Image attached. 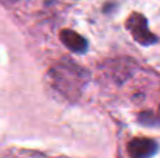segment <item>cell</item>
Returning a JSON list of instances; mask_svg holds the SVG:
<instances>
[{"instance_id": "4", "label": "cell", "mask_w": 160, "mask_h": 158, "mask_svg": "<svg viewBox=\"0 0 160 158\" xmlns=\"http://www.w3.org/2000/svg\"><path fill=\"white\" fill-rule=\"evenodd\" d=\"M59 39L70 51L75 53V54H84L89 48L87 39H84L81 34H78L76 31H72V30H62L59 33Z\"/></svg>"}, {"instance_id": "2", "label": "cell", "mask_w": 160, "mask_h": 158, "mask_svg": "<svg viewBox=\"0 0 160 158\" xmlns=\"http://www.w3.org/2000/svg\"><path fill=\"white\" fill-rule=\"evenodd\" d=\"M126 28H128V31L131 33L132 39H134L137 44L143 45V47L154 45V44L159 41L157 36L149 31V28H148V20H146V17H145L143 14H140V12H132V14L128 17V20H126Z\"/></svg>"}, {"instance_id": "3", "label": "cell", "mask_w": 160, "mask_h": 158, "mask_svg": "<svg viewBox=\"0 0 160 158\" xmlns=\"http://www.w3.org/2000/svg\"><path fill=\"white\" fill-rule=\"evenodd\" d=\"M157 152L159 144L151 138H134L128 143V154L132 158H149Z\"/></svg>"}, {"instance_id": "1", "label": "cell", "mask_w": 160, "mask_h": 158, "mask_svg": "<svg viewBox=\"0 0 160 158\" xmlns=\"http://www.w3.org/2000/svg\"><path fill=\"white\" fill-rule=\"evenodd\" d=\"M48 81L62 98L75 101L81 96L89 81V73L78 64L68 60L67 57H62V60H59L50 68Z\"/></svg>"}]
</instances>
